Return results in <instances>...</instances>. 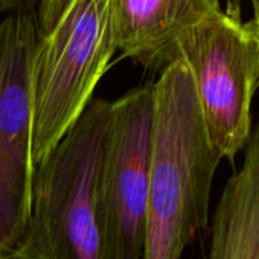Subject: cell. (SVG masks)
<instances>
[{
	"instance_id": "1",
	"label": "cell",
	"mask_w": 259,
	"mask_h": 259,
	"mask_svg": "<svg viewBox=\"0 0 259 259\" xmlns=\"http://www.w3.org/2000/svg\"><path fill=\"white\" fill-rule=\"evenodd\" d=\"M220 162L206 135L189 67L176 58L153 84L144 259H180L207 227Z\"/></svg>"
},
{
	"instance_id": "2",
	"label": "cell",
	"mask_w": 259,
	"mask_h": 259,
	"mask_svg": "<svg viewBox=\"0 0 259 259\" xmlns=\"http://www.w3.org/2000/svg\"><path fill=\"white\" fill-rule=\"evenodd\" d=\"M111 102L92 99L32 176V209L11 259H101L96 186Z\"/></svg>"
},
{
	"instance_id": "3",
	"label": "cell",
	"mask_w": 259,
	"mask_h": 259,
	"mask_svg": "<svg viewBox=\"0 0 259 259\" xmlns=\"http://www.w3.org/2000/svg\"><path fill=\"white\" fill-rule=\"evenodd\" d=\"M114 52L110 0H73L38 35L31 61L32 176L92 102Z\"/></svg>"
},
{
	"instance_id": "4",
	"label": "cell",
	"mask_w": 259,
	"mask_h": 259,
	"mask_svg": "<svg viewBox=\"0 0 259 259\" xmlns=\"http://www.w3.org/2000/svg\"><path fill=\"white\" fill-rule=\"evenodd\" d=\"M194 79L207 139L233 160L251 135V101L259 85V46L250 23L218 10L177 45Z\"/></svg>"
},
{
	"instance_id": "5",
	"label": "cell",
	"mask_w": 259,
	"mask_h": 259,
	"mask_svg": "<svg viewBox=\"0 0 259 259\" xmlns=\"http://www.w3.org/2000/svg\"><path fill=\"white\" fill-rule=\"evenodd\" d=\"M151 123L153 84L111 102L96 186L101 259H144Z\"/></svg>"
},
{
	"instance_id": "6",
	"label": "cell",
	"mask_w": 259,
	"mask_h": 259,
	"mask_svg": "<svg viewBox=\"0 0 259 259\" xmlns=\"http://www.w3.org/2000/svg\"><path fill=\"white\" fill-rule=\"evenodd\" d=\"M37 14H11L0 23V259L20 247L32 209L31 61Z\"/></svg>"
},
{
	"instance_id": "7",
	"label": "cell",
	"mask_w": 259,
	"mask_h": 259,
	"mask_svg": "<svg viewBox=\"0 0 259 259\" xmlns=\"http://www.w3.org/2000/svg\"><path fill=\"white\" fill-rule=\"evenodd\" d=\"M116 51L145 70L177 58L180 38L221 10L220 0H110Z\"/></svg>"
},
{
	"instance_id": "8",
	"label": "cell",
	"mask_w": 259,
	"mask_h": 259,
	"mask_svg": "<svg viewBox=\"0 0 259 259\" xmlns=\"http://www.w3.org/2000/svg\"><path fill=\"white\" fill-rule=\"evenodd\" d=\"M207 259H259V123L217 204Z\"/></svg>"
},
{
	"instance_id": "9",
	"label": "cell",
	"mask_w": 259,
	"mask_h": 259,
	"mask_svg": "<svg viewBox=\"0 0 259 259\" xmlns=\"http://www.w3.org/2000/svg\"><path fill=\"white\" fill-rule=\"evenodd\" d=\"M73 0H41L38 10H37V26H38V35L48 34L57 22L61 19V16L67 11L69 5Z\"/></svg>"
},
{
	"instance_id": "10",
	"label": "cell",
	"mask_w": 259,
	"mask_h": 259,
	"mask_svg": "<svg viewBox=\"0 0 259 259\" xmlns=\"http://www.w3.org/2000/svg\"><path fill=\"white\" fill-rule=\"evenodd\" d=\"M41 0H0V14H31L37 13Z\"/></svg>"
},
{
	"instance_id": "11",
	"label": "cell",
	"mask_w": 259,
	"mask_h": 259,
	"mask_svg": "<svg viewBox=\"0 0 259 259\" xmlns=\"http://www.w3.org/2000/svg\"><path fill=\"white\" fill-rule=\"evenodd\" d=\"M251 8H253V17L251 20L248 22L251 29H253V34L256 37V41H257V46H259V0H251Z\"/></svg>"
},
{
	"instance_id": "12",
	"label": "cell",
	"mask_w": 259,
	"mask_h": 259,
	"mask_svg": "<svg viewBox=\"0 0 259 259\" xmlns=\"http://www.w3.org/2000/svg\"><path fill=\"white\" fill-rule=\"evenodd\" d=\"M244 2H245V0H227V8L224 11L232 14V16L241 17V10H242L241 7H242ZM248 2H251V0H248Z\"/></svg>"
}]
</instances>
